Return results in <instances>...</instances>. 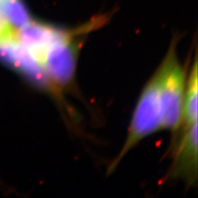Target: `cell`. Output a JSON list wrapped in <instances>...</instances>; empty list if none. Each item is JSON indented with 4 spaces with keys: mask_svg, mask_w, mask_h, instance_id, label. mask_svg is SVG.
Instances as JSON below:
<instances>
[{
    "mask_svg": "<svg viewBox=\"0 0 198 198\" xmlns=\"http://www.w3.org/2000/svg\"><path fill=\"white\" fill-rule=\"evenodd\" d=\"M65 34L66 32L59 29L34 21L16 31L18 41L29 50L37 61L47 47Z\"/></svg>",
    "mask_w": 198,
    "mask_h": 198,
    "instance_id": "5b68a950",
    "label": "cell"
},
{
    "mask_svg": "<svg viewBox=\"0 0 198 198\" xmlns=\"http://www.w3.org/2000/svg\"><path fill=\"white\" fill-rule=\"evenodd\" d=\"M0 15L16 31L32 21L22 0H3L0 3Z\"/></svg>",
    "mask_w": 198,
    "mask_h": 198,
    "instance_id": "ba28073f",
    "label": "cell"
},
{
    "mask_svg": "<svg viewBox=\"0 0 198 198\" xmlns=\"http://www.w3.org/2000/svg\"><path fill=\"white\" fill-rule=\"evenodd\" d=\"M161 129L177 131L183 121L185 75L172 45L159 69Z\"/></svg>",
    "mask_w": 198,
    "mask_h": 198,
    "instance_id": "6da1fadb",
    "label": "cell"
},
{
    "mask_svg": "<svg viewBox=\"0 0 198 198\" xmlns=\"http://www.w3.org/2000/svg\"><path fill=\"white\" fill-rule=\"evenodd\" d=\"M161 129L159 73L155 72L139 97L126 142L118 157L110 166L111 172L124 156L140 140Z\"/></svg>",
    "mask_w": 198,
    "mask_h": 198,
    "instance_id": "7a4b0ae2",
    "label": "cell"
},
{
    "mask_svg": "<svg viewBox=\"0 0 198 198\" xmlns=\"http://www.w3.org/2000/svg\"><path fill=\"white\" fill-rule=\"evenodd\" d=\"M77 55L78 46L70 34L66 33L47 47L38 62L48 79L57 86H65L73 79Z\"/></svg>",
    "mask_w": 198,
    "mask_h": 198,
    "instance_id": "3957f363",
    "label": "cell"
},
{
    "mask_svg": "<svg viewBox=\"0 0 198 198\" xmlns=\"http://www.w3.org/2000/svg\"><path fill=\"white\" fill-rule=\"evenodd\" d=\"M2 1H3V0H0V3H1V2H2Z\"/></svg>",
    "mask_w": 198,
    "mask_h": 198,
    "instance_id": "30bf717a",
    "label": "cell"
},
{
    "mask_svg": "<svg viewBox=\"0 0 198 198\" xmlns=\"http://www.w3.org/2000/svg\"><path fill=\"white\" fill-rule=\"evenodd\" d=\"M197 63L195 59L183 101V121L186 128L197 122Z\"/></svg>",
    "mask_w": 198,
    "mask_h": 198,
    "instance_id": "52a82bcc",
    "label": "cell"
},
{
    "mask_svg": "<svg viewBox=\"0 0 198 198\" xmlns=\"http://www.w3.org/2000/svg\"><path fill=\"white\" fill-rule=\"evenodd\" d=\"M177 176L188 178L192 183L197 172V122L186 128L183 138L178 147L172 168Z\"/></svg>",
    "mask_w": 198,
    "mask_h": 198,
    "instance_id": "8992f818",
    "label": "cell"
},
{
    "mask_svg": "<svg viewBox=\"0 0 198 198\" xmlns=\"http://www.w3.org/2000/svg\"><path fill=\"white\" fill-rule=\"evenodd\" d=\"M0 61L40 84L48 79L41 64L18 41L16 31L0 38Z\"/></svg>",
    "mask_w": 198,
    "mask_h": 198,
    "instance_id": "277c9868",
    "label": "cell"
},
{
    "mask_svg": "<svg viewBox=\"0 0 198 198\" xmlns=\"http://www.w3.org/2000/svg\"><path fill=\"white\" fill-rule=\"evenodd\" d=\"M14 31H16V30L8 26V24L2 18V16L0 15V38L8 36Z\"/></svg>",
    "mask_w": 198,
    "mask_h": 198,
    "instance_id": "9c48e42d",
    "label": "cell"
}]
</instances>
